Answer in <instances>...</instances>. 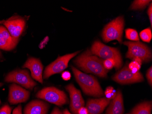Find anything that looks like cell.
<instances>
[{
	"instance_id": "cell-1",
	"label": "cell",
	"mask_w": 152,
	"mask_h": 114,
	"mask_svg": "<svg viewBox=\"0 0 152 114\" xmlns=\"http://www.w3.org/2000/svg\"><path fill=\"white\" fill-rule=\"evenodd\" d=\"M74 63L81 70L87 73H92L101 78L107 77L108 70L104 68L103 60L92 54L89 50L78 56Z\"/></svg>"
},
{
	"instance_id": "cell-2",
	"label": "cell",
	"mask_w": 152,
	"mask_h": 114,
	"mask_svg": "<svg viewBox=\"0 0 152 114\" xmlns=\"http://www.w3.org/2000/svg\"><path fill=\"white\" fill-rule=\"evenodd\" d=\"M71 68L76 81L84 94L96 98L104 96L103 90L95 77L83 73L74 67L71 66Z\"/></svg>"
},
{
	"instance_id": "cell-3",
	"label": "cell",
	"mask_w": 152,
	"mask_h": 114,
	"mask_svg": "<svg viewBox=\"0 0 152 114\" xmlns=\"http://www.w3.org/2000/svg\"><path fill=\"white\" fill-rule=\"evenodd\" d=\"M93 54L104 60H112L115 63V68L118 70L123 65L122 56L120 52L116 48L107 46L99 41L94 42L90 50Z\"/></svg>"
},
{
	"instance_id": "cell-4",
	"label": "cell",
	"mask_w": 152,
	"mask_h": 114,
	"mask_svg": "<svg viewBox=\"0 0 152 114\" xmlns=\"http://www.w3.org/2000/svg\"><path fill=\"white\" fill-rule=\"evenodd\" d=\"M124 26V20L123 16H119L108 23L102 31L103 41L108 43L116 40L122 43V36Z\"/></svg>"
},
{
	"instance_id": "cell-5",
	"label": "cell",
	"mask_w": 152,
	"mask_h": 114,
	"mask_svg": "<svg viewBox=\"0 0 152 114\" xmlns=\"http://www.w3.org/2000/svg\"><path fill=\"white\" fill-rule=\"evenodd\" d=\"M124 45L128 47V51L126 57L134 60L140 59L142 63H148L152 60V52L150 49L145 44L141 42L125 41Z\"/></svg>"
},
{
	"instance_id": "cell-6",
	"label": "cell",
	"mask_w": 152,
	"mask_h": 114,
	"mask_svg": "<svg viewBox=\"0 0 152 114\" xmlns=\"http://www.w3.org/2000/svg\"><path fill=\"white\" fill-rule=\"evenodd\" d=\"M36 97L58 106H62L68 103L65 93L54 87L43 88L37 92Z\"/></svg>"
},
{
	"instance_id": "cell-7",
	"label": "cell",
	"mask_w": 152,
	"mask_h": 114,
	"mask_svg": "<svg viewBox=\"0 0 152 114\" xmlns=\"http://www.w3.org/2000/svg\"><path fill=\"white\" fill-rule=\"evenodd\" d=\"M7 82H14L22 85L26 89L32 90L37 85L31 77L28 71L18 70L11 72L5 78Z\"/></svg>"
},
{
	"instance_id": "cell-8",
	"label": "cell",
	"mask_w": 152,
	"mask_h": 114,
	"mask_svg": "<svg viewBox=\"0 0 152 114\" xmlns=\"http://www.w3.org/2000/svg\"><path fill=\"white\" fill-rule=\"evenodd\" d=\"M79 52L78 51L63 56L59 57L56 60L53 62L45 68L43 75L44 79H47L52 75L60 73L64 70L68 66V63L70 60L76 56Z\"/></svg>"
},
{
	"instance_id": "cell-9",
	"label": "cell",
	"mask_w": 152,
	"mask_h": 114,
	"mask_svg": "<svg viewBox=\"0 0 152 114\" xmlns=\"http://www.w3.org/2000/svg\"><path fill=\"white\" fill-rule=\"evenodd\" d=\"M113 81L121 85L134 84L144 81L143 75L140 72L133 73L127 65L112 77Z\"/></svg>"
},
{
	"instance_id": "cell-10",
	"label": "cell",
	"mask_w": 152,
	"mask_h": 114,
	"mask_svg": "<svg viewBox=\"0 0 152 114\" xmlns=\"http://www.w3.org/2000/svg\"><path fill=\"white\" fill-rule=\"evenodd\" d=\"M11 36L14 39L18 40L24 29L26 21L24 19L19 17H13L5 21L3 23Z\"/></svg>"
},
{
	"instance_id": "cell-11",
	"label": "cell",
	"mask_w": 152,
	"mask_h": 114,
	"mask_svg": "<svg viewBox=\"0 0 152 114\" xmlns=\"http://www.w3.org/2000/svg\"><path fill=\"white\" fill-rule=\"evenodd\" d=\"M69 93L70 97V109L73 114H78L79 110L85 105L84 99L82 97L81 92L75 88L73 84L67 85L65 87Z\"/></svg>"
},
{
	"instance_id": "cell-12",
	"label": "cell",
	"mask_w": 152,
	"mask_h": 114,
	"mask_svg": "<svg viewBox=\"0 0 152 114\" xmlns=\"http://www.w3.org/2000/svg\"><path fill=\"white\" fill-rule=\"evenodd\" d=\"M30 93L19 85L13 84L9 88L8 101L11 104L25 102L29 98Z\"/></svg>"
},
{
	"instance_id": "cell-13",
	"label": "cell",
	"mask_w": 152,
	"mask_h": 114,
	"mask_svg": "<svg viewBox=\"0 0 152 114\" xmlns=\"http://www.w3.org/2000/svg\"><path fill=\"white\" fill-rule=\"evenodd\" d=\"M23 68H28L30 70L31 77L33 79L41 84L43 83V66L39 59L29 58L23 66Z\"/></svg>"
},
{
	"instance_id": "cell-14",
	"label": "cell",
	"mask_w": 152,
	"mask_h": 114,
	"mask_svg": "<svg viewBox=\"0 0 152 114\" xmlns=\"http://www.w3.org/2000/svg\"><path fill=\"white\" fill-rule=\"evenodd\" d=\"M18 40L14 39L7 29L0 25V49L6 51L13 49L17 46Z\"/></svg>"
},
{
	"instance_id": "cell-15",
	"label": "cell",
	"mask_w": 152,
	"mask_h": 114,
	"mask_svg": "<svg viewBox=\"0 0 152 114\" xmlns=\"http://www.w3.org/2000/svg\"><path fill=\"white\" fill-rule=\"evenodd\" d=\"M111 101L106 97L89 99L86 107L88 111V114H102Z\"/></svg>"
},
{
	"instance_id": "cell-16",
	"label": "cell",
	"mask_w": 152,
	"mask_h": 114,
	"mask_svg": "<svg viewBox=\"0 0 152 114\" xmlns=\"http://www.w3.org/2000/svg\"><path fill=\"white\" fill-rule=\"evenodd\" d=\"M49 105L40 100H34L29 103L25 107L24 114H47Z\"/></svg>"
},
{
	"instance_id": "cell-17",
	"label": "cell",
	"mask_w": 152,
	"mask_h": 114,
	"mask_svg": "<svg viewBox=\"0 0 152 114\" xmlns=\"http://www.w3.org/2000/svg\"><path fill=\"white\" fill-rule=\"evenodd\" d=\"M124 112V100L121 91L118 90L116 96L112 99L105 114H123Z\"/></svg>"
},
{
	"instance_id": "cell-18",
	"label": "cell",
	"mask_w": 152,
	"mask_h": 114,
	"mask_svg": "<svg viewBox=\"0 0 152 114\" xmlns=\"http://www.w3.org/2000/svg\"><path fill=\"white\" fill-rule=\"evenodd\" d=\"M152 103L147 101L138 104L131 110V114H151Z\"/></svg>"
},
{
	"instance_id": "cell-19",
	"label": "cell",
	"mask_w": 152,
	"mask_h": 114,
	"mask_svg": "<svg viewBox=\"0 0 152 114\" xmlns=\"http://www.w3.org/2000/svg\"><path fill=\"white\" fill-rule=\"evenodd\" d=\"M151 1V0H136L131 5L130 9L131 10H143Z\"/></svg>"
},
{
	"instance_id": "cell-20",
	"label": "cell",
	"mask_w": 152,
	"mask_h": 114,
	"mask_svg": "<svg viewBox=\"0 0 152 114\" xmlns=\"http://www.w3.org/2000/svg\"><path fill=\"white\" fill-rule=\"evenodd\" d=\"M125 36L126 38L133 41H140L139 34L136 30L131 28H128L125 30Z\"/></svg>"
},
{
	"instance_id": "cell-21",
	"label": "cell",
	"mask_w": 152,
	"mask_h": 114,
	"mask_svg": "<svg viewBox=\"0 0 152 114\" xmlns=\"http://www.w3.org/2000/svg\"><path fill=\"white\" fill-rule=\"evenodd\" d=\"M140 37L143 42L149 43L152 38V31L150 27L143 30L140 33Z\"/></svg>"
},
{
	"instance_id": "cell-22",
	"label": "cell",
	"mask_w": 152,
	"mask_h": 114,
	"mask_svg": "<svg viewBox=\"0 0 152 114\" xmlns=\"http://www.w3.org/2000/svg\"><path fill=\"white\" fill-rule=\"evenodd\" d=\"M142 63L138 61L133 60L129 64L128 67L133 73H136L139 72Z\"/></svg>"
},
{
	"instance_id": "cell-23",
	"label": "cell",
	"mask_w": 152,
	"mask_h": 114,
	"mask_svg": "<svg viewBox=\"0 0 152 114\" xmlns=\"http://www.w3.org/2000/svg\"><path fill=\"white\" fill-rule=\"evenodd\" d=\"M104 94L106 98L112 100L116 96L117 91L115 90L113 87L112 86H108L106 89Z\"/></svg>"
},
{
	"instance_id": "cell-24",
	"label": "cell",
	"mask_w": 152,
	"mask_h": 114,
	"mask_svg": "<svg viewBox=\"0 0 152 114\" xmlns=\"http://www.w3.org/2000/svg\"><path fill=\"white\" fill-rule=\"evenodd\" d=\"M103 65L106 69L109 70L115 67V63L112 60H103Z\"/></svg>"
},
{
	"instance_id": "cell-25",
	"label": "cell",
	"mask_w": 152,
	"mask_h": 114,
	"mask_svg": "<svg viewBox=\"0 0 152 114\" xmlns=\"http://www.w3.org/2000/svg\"><path fill=\"white\" fill-rule=\"evenodd\" d=\"M12 108L8 104H6L0 109V114H11Z\"/></svg>"
},
{
	"instance_id": "cell-26",
	"label": "cell",
	"mask_w": 152,
	"mask_h": 114,
	"mask_svg": "<svg viewBox=\"0 0 152 114\" xmlns=\"http://www.w3.org/2000/svg\"><path fill=\"white\" fill-rule=\"evenodd\" d=\"M146 77L148 84L150 86L152 85V66L148 68L147 72L146 73Z\"/></svg>"
},
{
	"instance_id": "cell-27",
	"label": "cell",
	"mask_w": 152,
	"mask_h": 114,
	"mask_svg": "<svg viewBox=\"0 0 152 114\" xmlns=\"http://www.w3.org/2000/svg\"><path fill=\"white\" fill-rule=\"evenodd\" d=\"M61 77L65 80H68L70 79L71 74L68 71H64L61 74Z\"/></svg>"
},
{
	"instance_id": "cell-28",
	"label": "cell",
	"mask_w": 152,
	"mask_h": 114,
	"mask_svg": "<svg viewBox=\"0 0 152 114\" xmlns=\"http://www.w3.org/2000/svg\"><path fill=\"white\" fill-rule=\"evenodd\" d=\"M148 18L150 21L151 26H152V4L151 2L150 5H149L148 10Z\"/></svg>"
},
{
	"instance_id": "cell-29",
	"label": "cell",
	"mask_w": 152,
	"mask_h": 114,
	"mask_svg": "<svg viewBox=\"0 0 152 114\" xmlns=\"http://www.w3.org/2000/svg\"><path fill=\"white\" fill-rule=\"evenodd\" d=\"M12 114H22V106L20 105L16 107L13 111Z\"/></svg>"
},
{
	"instance_id": "cell-30",
	"label": "cell",
	"mask_w": 152,
	"mask_h": 114,
	"mask_svg": "<svg viewBox=\"0 0 152 114\" xmlns=\"http://www.w3.org/2000/svg\"><path fill=\"white\" fill-rule=\"evenodd\" d=\"M78 114H88V111L87 108L84 106L81 107L78 111Z\"/></svg>"
},
{
	"instance_id": "cell-31",
	"label": "cell",
	"mask_w": 152,
	"mask_h": 114,
	"mask_svg": "<svg viewBox=\"0 0 152 114\" xmlns=\"http://www.w3.org/2000/svg\"><path fill=\"white\" fill-rule=\"evenodd\" d=\"M51 114H64L63 113H62L61 111L58 108L55 107L54 108L53 110L52 111V113Z\"/></svg>"
},
{
	"instance_id": "cell-32",
	"label": "cell",
	"mask_w": 152,
	"mask_h": 114,
	"mask_svg": "<svg viewBox=\"0 0 152 114\" xmlns=\"http://www.w3.org/2000/svg\"><path fill=\"white\" fill-rule=\"evenodd\" d=\"M63 114H72L68 111V110L65 109L63 110Z\"/></svg>"
},
{
	"instance_id": "cell-33",
	"label": "cell",
	"mask_w": 152,
	"mask_h": 114,
	"mask_svg": "<svg viewBox=\"0 0 152 114\" xmlns=\"http://www.w3.org/2000/svg\"><path fill=\"white\" fill-rule=\"evenodd\" d=\"M4 22H5V21L4 20L0 21V24H3ZM1 57H2V55H1V53L0 52V59H1Z\"/></svg>"
},
{
	"instance_id": "cell-34",
	"label": "cell",
	"mask_w": 152,
	"mask_h": 114,
	"mask_svg": "<svg viewBox=\"0 0 152 114\" xmlns=\"http://www.w3.org/2000/svg\"><path fill=\"white\" fill-rule=\"evenodd\" d=\"M3 83H0V87H1L3 85Z\"/></svg>"
},
{
	"instance_id": "cell-35",
	"label": "cell",
	"mask_w": 152,
	"mask_h": 114,
	"mask_svg": "<svg viewBox=\"0 0 152 114\" xmlns=\"http://www.w3.org/2000/svg\"><path fill=\"white\" fill-rule=\"evenodd\" d=\"M1 103V100H0V104Z\"/></svg>"
}]
</instances>
